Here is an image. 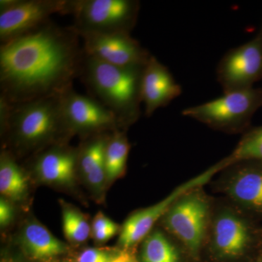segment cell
<instances>
[{
	"instance_id": "cell-1",
	"label": "cell",
	"mask_w": 262,
	"mask_h": 262,
	"mask_svg": "<svg viewBox=\"0 0 262 262\" xmlns=\"http://www.w3.org/2000/svg\"><path fill=\"white\" fill-rule=\"evenodd\" d=\"M72 27L51 21L0 46V98L9 103L59 96L73 88L84 58Z\"/></svg>"
},
{
	"instance_id": "cell-2",
	"label": "cell",
	"mask_w": 262,
	"mask_h": 262,
	"mask_svg": "<svg viewBox=\"0 0 262 262\" xmlns=\"http://www.w3.org/2000/svg\"><path fill=\"white\" fill-rule=\"evenodd\" d=\"M144 67H117L84 53L80 77L93 97L115 115L120 127H125L141 115Z\"/></svg>"
},
{
	"instance_id": "cell-3",
	"label": "cell",
	"mask_w": 262,
	"mask_h": 262,
	"mask_svg": "<svg viewBox=\"0 0 262 262\" xmlns=\"http://www.w3.org/2000/svg\"><path fill=\"white\" fill-rule=\"evenodd\" d=\"M0 121L19 148L36 149L61 133H71L62 113L61 95L18 103L0 98Z\"/></svg>"
},
{
	"instance_id": "cell-4",
	"label": "cell",
	"mask_w": 262,
	"mask_h": 262,
	"mask_svg": "<svg viewBox=\"0 0 262 262\" xmlns=\"http://www.w3.org/2000/svg\"><path fill=\"white\" fill-rule=\"evenodd\" d=\"M140 3L136 0H70L68 15L81 33H130L137 23Z\"/></svg>"
},
{
	"instance_id": "cell-5",
	"label": "cell",
	"mask_w": 262,
	"mask_h": 262,
	"mask_svg": "<svg viewBox=\"0 0 262 262\" xmlns=\"http://www.w3.org/2000/svg\"><path fill=\"white\" fill-rule=\"evenodd\" d=\"M262 107V89L239 90L184 108L183 116L191 117L216 128L237 130L247 126L253 115Z\"/></svg>"
},
{
	"instance_id": "cell-6",
	"label": "cell",
	"mask_w": 262,
	"mask_h": 262,
	"mask_svg": "<svg viewBox=\"0 0 262 262\" xmlns=\"http://www.w3.org/2000/svg\"><path fill=\"white\" fill-rule=\"evenodd\" d=\"M69 4L70 0H1V44L39 28L52 15L68 14Z\"/></svg>"
},
{
	"instance_id": "cell-7",
	"label": "cell",
	"mask_w": 262,
	"mask_h": 262,
	"mask_svg": "<svg viewBox=\"0 0 262 262\" xmlns=\"http://www.w3.org/2000/svg\"><path fill=\"white\" fill-rule=\"evenodd\" d=\"M216 78L224 93L251 89L262 80V24L252 39L222 57L217 66Z\"/></svg>"
},
{
	"instance_id": "cell-8",
	"label": "cell",
	"mask_w": 262,
	"mask_h": 262,
	"mask_svg": "<svg viewBox=\"0 0 262 262\" xmlns=\"http://www.w3.org/2000/svg\"><path fill=\"white\" fill-rule=\"evenodd\" d=\"M84 53L117 67H144L151 57L149 51L130 33H81Z\"/></svg>"
},
{
	"instance_id": "cell-9",
	"label": "cell",
	"mask_w": 262,
	"mask_h": 262,
	"mask_svg": "<svg viewBox=\"0 0 262 262\" xmlns=\"http://www.w3.org/2000/svg\"><path fill=\"white\" fill-rule=\"evenodd\" d=\"M62 113L71 133L100 135L105 130H116L117 117L97 99L76 92L73 88L61 95Z\"/></svg>"
},
{
	"instance_id": "cell-10",
	"label": "cell",
	"mask_w": 262,
	"mask_h": 262,
	"mask_svg": "<svg viewBox=\"0 0 262 262\" xmlns=\"http://www.w3.org/2000/svg\"><path fill=\"white\" fill-rule=\"evenodd\" d=\"M208 207L202 196L181 198L165 214V225L192 252L201 248L204 239Z\"/></svg>"
},
{
	"instance_id": "cell-11",
	"label": "cell",
	"mask_w": 262,
	"mask_h": 262,
	"mask_svg": "<svg viewBox=\"0 0 262 262\" xmlns=\"http://www.w3.org/2000/svg\"><path fill=\"white\" fill-rule=\"evenodd\" d=\"M220 169L218 165H215L206 173L201 174L193 180L189 181L179 187L163 201L131 215L122 226L119 241L120 244L122 247L130 248L144 239L149 233L155 222L162 215L166 214L176 202L182 198V195L188 191L208 182L213 173Z\"/></svg>"
},
{
	"instance_id": "cell-12",
	"label": "cell",
	"mask_w": 262,
	"mask_h": 262,
	"mask_svg": "<svg viewBox=\"0 0 262 262\" xmlns=\"http://www.w3.org/2000/svg\"><path fill=\"white\" fill-rule=\"evenodd\" d=\"M182 93L171 72L151 55L143 71L141 100L144 115L150 117L160 108L168 106Z\"/></svg>"
},
{
	"instance_id": "cell-13",
	"label": "cell",
	"mask_w": 262,
	"mask_h": 262,
	"mask_svg": "<svg viewBox=\"0 0 262 262\" xmlns=\"http://www.w3.org/2000/svg\"><path fill=\"white\" fill-rule=\"evenodd\" d=\"M78 153L63 146H54L42 153L36 161V172L44 182L68 184L74 182Z\"/></svg>"
},
{
	"instance_id": "cell-14",
	"label": "cell",
	"mask_w": 262,
	"mask_h": 262,
	"mask_svg": "<svg viewBox=\"0 0 262 262\" xmlns=\"http://www.w3.org/2000/svg\"><path fill=\"white\" fill-rule=\"evenodd\" d=\"M215 247L227 257L242 254L249 241V232L246 224L232 214L220 215L215 221L213 232Z\"/></svg>"
},
{
	"instance_id": "cell-15",
	"label": "cell",
	"mask_w": 262,
	"mask_h": 262,
	"mask_svg": "<svg viewBox=\"0 0 262 262\" xmlns=\"http://www.w3.org/2000/svg\"><path fill=\"white\" fill-rule=\"evenodd\" d=\"M22 244L32 258L38 260L51 259L63 254L67 246L55 237L44 226L32 222L24 227Z\"/></svg>"
},
{
	"instance_id": "cell-16",
	"label": "cell",
	"mask_w": 262,
	"mask_h": 262,
	"mask_svg": "<svg viewBox=\"0 0 262 262\" xmlns=\"http://www.w3.org/2000/svg\"><path fill=\"white\" fill-rule=\"evenodd\" d=\"M108 136L96 135L88 141L78 153V165L93 187H102L106 179L104 155Z\"/></svg>"
},
{
	"instance_id": "cell-17",
	"label": "cell",
	"mask_w": 262,
	"mask_h": 262,
	"mask_svg": "<svg viewBox=\"0 0 262 262\" xmlns=\"http://www.w3.org/2000/svg\"><path fill=\"white\" fill-rule=\"evenodd\" d=\"M229 192L239 203L262 211V170L243 169L234 176Z\"/></svg>"
},
{
	"instance_id": "cell-18",
	"label": "cell",
	"mask_w": 262,
	"mask_h": 262,
	"mask_svg": "<svg viewBox=\"0 0 262 262\" xmlns=\"http://www.w3.org/2000/svg\"><path fill=\"white\" fill-rule=\"evenodd\" d=\"M27 179L20 167L8 154H3L0 165V192L13 201H20L27 192Z\"/></svg>"
},
{
	"instance_id": "cell-19",
	"label": "cell",
	"mask_w": 262,
	"mask_h": 262,
	"mask_svg": "<svg viewBox=\"0 0 262 262\" xmlns=\"http://www.w3.org/2000/svg\"><path fill=\"white\" fill-rule=\"evenodd\" d=\"M130 145L125 135L120 130L114 131L110 136L105 149L104 162L106 179L113 181L125 171Z\"/></svg>"
},
{
	"instance_id": "cell-20",
	"label": "cell",
	"mask_w": 262,
	"mask_h": 262,
	"mask_svg": "<svg viewBox=\"0 0 262 262\" xmlns=\"http://www.w3.org/2000/svg\"><path fill=\"white\" fill-rule=\"evenodd\" d=\"M143 262H179L177 248L162 232H155L146 237L142 249Z\"/></svg>"
},
{
	"instance_id": "cell-21",
	"label": "cell",
	"mask_w": 262,
	"mask_h": 262,
	"mask_svg": "<svg viewBox=\"0 0 262 262\" xmlns=\"http://www.w3.org/2000/svg\"><path fill=\"white\" fill-rule=\"evenodd\" d=\"M227 160L229 165L246 160L262 162V126L248 132Z\"/></svg>"
},
{
	"instance_id": "cell-22",
	"label": "cell",
	"mask_w": 262,
	"mask_h": 262,
	"mask_svg": "<svg viewBox=\"0 0 262 262\" xmlns=\"http://www.w3.org/2000/svg\"><path fill=\"white\" fill-rule=\"evenodd\" d=\"M63 228L67 238L71 242L80 244L87 241L92 229L84 215L77 210L63 207Z\"/></svg>"
},
{
	"instance_id": "cell-23",
	"label": "cell",
	"mask_w": 262,
	"mask_h": 262,
	"mask_svg": "<svg viewBox=\"0 0 262 262\" xmlns=\"http://www.w3.org/2000/svg\"><path fill=\"white\" fill-rule=\"evenodd\" d=\"M118 225L103 213L95 217L92 225V234L98 243H105L113 238L119 232Z\"/></svg>"
},
{
	"instance_id": "cell-24",
	"label": "cell",
	"mask_w": 262,
	"mask_h": 262,
	"mask_svg": "<svg viewBox=\"0 0 262 262\" xmlns=\"http://www.w3.org/2000/svg\"><path fill=\"white\" fill-rule=\"evenodd\" d=\"M119 254L100 248H88L80 253L77 262H112Z\"/></svg>"
},
{
	"instance_id": "cell-25",
	"label": "cell",
	"mask_w": 262,
	"mask_h": 262,
	"mask_svg": "<svg viewBox=\"0 0 262 262\" xmlns=\"http://www.w3.org/2000/svg\"><path fill=\"white\" fill-rule=\"evenodd\" d=\"M13 219V209L5 199L0 200V225L6 227Z\"/></svg>"
},
{
	"instance_id": "cell-26",
	"label": "cell",
	"mask_w": 262,
	"mask_h": 262,
	"mask_svg": "<svg viewBox=\"0 0 262 262\" xmlns=\"http://www.w3.org/2000/svg\"><path fill=\"white\" fill-rule=\"evenodd\" d=\"M131 259V256L127 253H121L112 262H127Z\"/></svg>"
},
{
	"instance_id": "cell-27",
	"label": "cell",
	"mask_w": 262,
	"mask_h": 262,
	"mask_svg": "<svg viewBox=\"0 0 262 262\" xmlns=\"http://www.w3.org/2000/svg\"><path fill=\"white\" fill-rule=\"evenodd\" d=\"M127 262H135V261H134V260L132 259V258H131V259L130 260V261H127Z\"/></svg>"
}]
</instances>
